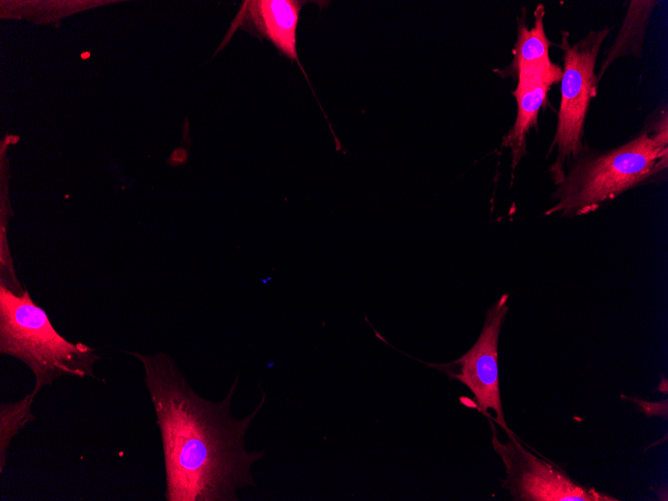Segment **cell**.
<instances>
[{"label": "cell", "mask_w": 668, "mask_h": 501, "mask_svg": "<svg viewBox=\"0 0 668 501\" xmlns=\"http://www.w3.org/2000/svg\"><path fill=\"white\" fill-rule=\"evenodd\" d=\"M128 353L142 364L160 430L165 500L237 501V491L255 486L250 468L265 452L247 451L244 437L264 406L265 392L253 412L237 419L231 401L238 378L214 402L194 391L168 354Z\"/></svg>", "instance_id": "1"}, {"label": "cell", "mask_w": 668, "mask_h": 501, "mask_svg": "<svg viewBox=\"0 0 668 501\" xmlns=\"http://www.w3.org/2000/svg\"><path fill=\"white\" fill-rule=\"evenodd\" d=\"M303 1L298 0H246L233 19L230 28L214 55L228 43L237 28L245 27L268 39L290 60H299L296 48V31Z\"/></svg>", "instance_id": "7"}, {"label": "cell", "mask_w": 668, "mask_h": 501, "mask_svg": "<svg viewBox=\"0 0 668 501\" xmlns=\"http://www.w3.org/2000/svg\"><path fill=\"white\" fill-rule=\"evenodd\" d=\"M516 75L518 81L513 95L517 102V115L501 144L511 150L513 170L527 153V134L531 128L537 127L540 108L552 85L561 81L562 68L554 63L550 67L521 69Z\"/></svg>", "instance_id": "8"}, {"label": "cell", "mask_w": 668, "mask_h": 501, "mask_svg": "<svg viewBox=\"0 0 668 501\" xmlns=\"http://www.w3.org/2000/svg\"><path fill=\"white\" fill-rule=\"evenodd\" d=\"M36 393L31 391L22 399L0 405V472L5 467L8 447L19 430L35 419L32 405Z\"/></svg>", "instance_id": "10"}, {"label": "cell", "mask_w": 668, "mask_h": 501, "mask_svg": "<svg viewBox=\"0 0 668 501\" xmlns=\"http://www.w3.org/2000/svg\"><path fill=\"white\" fill-rule=\"evenodd\" d=\"M0 353L30 368L36 394L63 376L99 379L94 374V365L101 359L96 349L60 335L26 288L15 294L0 285Z\"/></svg>", "instance_id": "3"}, {"label": "cell", "mask_w": 668, "mask_h": 501, "mask_svg": "<svg viewBox=\"0 0 668 501\" xmlns=\"http://www.w3.org/2000/svg\"><path fill=\"white\" fill-rule=\"evenodd\" d=\"M637 402H639V405H640L641 409L648 416H650V415H660V416L664 415L665 418L667 417V410H665V409L662 410V406L667 405L666 404L667 401L653 403V402H644V401L639 400Z\"/></svg>", "instance_id": "11"}, {"label": "cell", "mask_w": 668, "mask_h": 501, "mask_svg": "<svg viewBox=\"0 0 668 501\" xmlns=\"http://www.w3.org/2000/svg\"><path fill=\"white\" fill-rule=\"evenodd\" d=\"M544 15V5L539 4L534 11V24L531 28L527 27L524 20H519L514 57L510 66L515 73L521 69L550 67L554 64L550 60L551 42L545 33Z\"/></svg>", "instance_id": "9"}, {"label": "cell", "mask_w": 668, "mask_h": 501, "mask_svg": "<svg viewBox=\"0 0 668 501\" xmlns=\"http://www.w3.org/2000/svg\"><path fill=\"white\" fill-rule=\"evenodd\" d=\"M628 142L605 152H581L558 184L546 215L581 216L596 211L627 190L645 184L667 168V110L651 116Z\"/></svg>", "instance_id": "2"}, {"label": "cell", "mask_w": 668, "mask_h": 501, "mask_svg": "<svg viewBox=\"0 0 668 501\" xmlns=\"http://www.w3.org/2000/svg\"><path fill=\"white\" fill-rule=\"evenodd\" d=\"M611 28L606 26L590 31L575 43L569 42V33L561 32L559 45L564 66L561 78V101L557 127L550 152L557 149V158L549 172L558 185L565 176L564 165L571 157L576 159L583 151L582 139L585 118L591 101L597 95L598 78L595 65L600 48Z\"/></svg>", "instance_id": "4"}, {"label": "cell", "mask_w": 668, "mask_h": 501, "mask_svg": "<svg viewBox=\"0 0 668 501\" xmlns=\"http://www.w3.org/2000/svg\"><path fill=\"white\" fill-rule=\"evenodd\" d=\"M508 294L502 295L487 311L482 331L475 344L460 358L455 365L460 366L459 373H450L451 378L466 385L474 395L479 411L489 416V409L496 413L495 421L509 431L502 409L498 375V338L505 316L509 310Z\"/></svg>", "instance_id": "6"}, {"label": "cell", "mask_w": 668, "mask_h": 501, "mask_svg": "<svg viewBox=\"0 0 668 501\" xmlns=\"http://www.w3.org/2000/svg\"><path fill=\"white\" fill-rule=\"evenodd\" d=\"M492 427V443L507 472L503 486L510 490L514 500L523 501H617L618 499L578 484L557 465L525 449L509 430V440L502 444Z\"/></svg>", "instance_id": "5"}]
</instances>
